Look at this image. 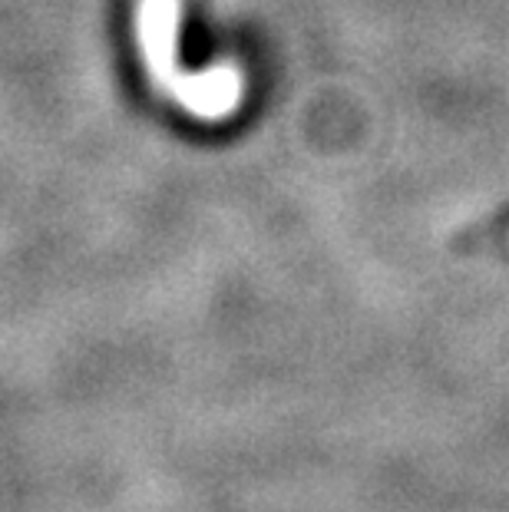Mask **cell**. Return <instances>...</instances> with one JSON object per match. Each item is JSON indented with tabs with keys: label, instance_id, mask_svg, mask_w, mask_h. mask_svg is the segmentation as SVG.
I'll list each match as a JSON object with an SVG mask.
<instances>
[{
	"label": "cell",
	"instance_id": "6da1fadb",
	"mask_svg": "<svg viewBox=\"0 0 509 512\" xmlns=\"http://www.w3.org/2000/svg\"><path fill=\"white\" fill-rule=\"evenodd\" d=\"M242 90H245V80L232 63H219V67H209L202 73L182 70L176 76V83L169 86L172 100H176L182 110H189L199 119H209V123L235 113L238 103H242Z\"/></svg>",
	"mask_w": 509,
	"mask_h": 512
},
{
	"label": "cell",
	"instance_id": "7a4b0ae2",
	"mask_svg": "<svg viewBox=\"0 0 509 512\" xmlns=\"http://www.w3.org/2000/svg\"><path fill=\"white\" fill-rule=\"evenodd\" d=\"M179 43V0H139V47L149 76L159 86L176 83L182 73L176 63Z\"/></svg>",
	"mask_w": 509,
	"mask_h": 512
}]
</instances>
